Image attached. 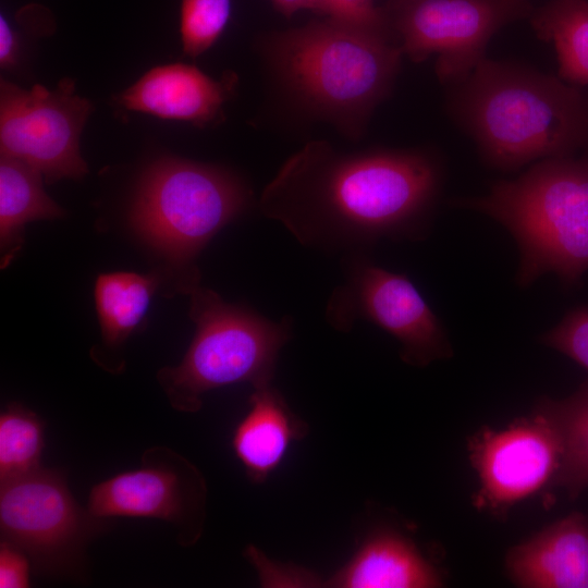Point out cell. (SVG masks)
<instances>
[{
	"label": "cell",
	"instance_id": "6da1fadb",
	"mask_svg": "<svg viewBox=\"0 0 588 588\" xmlns=\"http://www.w3.org/2000/svg\"><path fill=\"white\" fill-rule=\"evenodd\" d=\"M439 182L422 152L347 154L313 140L281 166L259 208L301 244L352 256L381 238H424Z\"/></svg>",
	"mask_w": 588,
	"mask_h": 588
},
{
	"label": "cell",
	"instance_id": "7a4b0ae2",
	"mask_svg": "<svg viewBox=\"0 0 588 588\" xmlns=\"http://www.w3.org/2000/svg\"><path fill=\"white\" fill-rule=\"evenodd\" d=\"M461 83L457 113L497 168L567 157L587 139V101L554 76L485 58Z\"/></svg>",
	"mask_w": 588,
	"mask_h": 588
},
{
	"label": "cell",
	"instance_id": "3957f363",
	"mask_svg": "<svg viewBox=\"0 0 588 588\" xmlns=\"http://www.w3.org/2000/svg\"><path fill=\"white\" fill-rule=\"evenodd\" d=\"M266 51L303 105L354 138L390 91L403 57L390 36L330 16L272 35Z\"/></svg>",
	"mask_w": 588,
	"mask_h": 588
},
{
	"label": "cell",
	"instance_id": "277c9868",
	"mask_svg": "<svg viewBox=\"0 0 588 588\" xmlns=\"http://www.w3.org/2000/svg\"><path fill=\"white\" fill-rule=\"evenodd\" d=\"M453 204L491 217L512 234L520 255L519 286L546 273L572 286L588 271V157L540 160L486 196Z\"/></svg>",
	"mask_w": 588,
	"mask_h": 588
},
{
	"label": "cell",
	"instance_id": "5b68a950",
	"mask_svg": "<svg viewBox=\"0 0 588 588\" xmlns=\"http://www.w3.org/2000/svg\"><path fill=\"white\" fill-rule=\"evenodd\" d=\"M186 293L194 339L177 366L163 367L157 375L171 406L195 413L210 390L270 382L279 352L291 338L292 320L272 321L198 284Z\"/></svg>",
	"mask_w": 588,
	"mask_h": 588
},
{
	"label": "cell",
	"instance_id": "8992f818",
	"mask_svg": "<svg viewBox=\"0 0 588 588\" xmlns=\"http://www.w3.org/2000/svg\"><path fill=\"white\" fill-rule=\"evenodd\" d=\"M250 199V191L229 171L164 157L142 174L128 222L152 249L176 266L188 267Z\"/></svg>",
	"mask_w": 588,
	"mask_h": 588
},
{
	"label": "cell",
	"instance_id": "52a82bcc",
	"mask_svg": "<svg viewBox=\"0 0 588 588\" xmlns=\"http://www.w3.org/2000/svg\"><path fill=\"white\" fill-rule=\"evenodd\" d=\"M106 523L81 506L59 469L40 466L0 481L1 540L22 550L37 573H78Z\"/></svg>",
	"mask_w": 588,
	"mask_h": 588
},
{
	"label": "cell",
	"instance_id": "ba28073f",
	"mask_svg": "<svg viewBox=\"0 0 588 588\" xmlns=\"http://www.w3.org/2000/svg\"><path fill=\"white\" fill-rule=\"evenodd\" d=\"M382 10L403 56L421 62L437 54L442 83L463 82L492 36L532 12L528 0H391Z\"/></svg>",
	"mask_w": 588,
	"mask_h": 588
},
{
	"label": "cell",
	"instance_id": "9c48e42d",
	"mask_svg": "<svg viewBox=\"0 0 588 588\" xmlns=\"http://www.w3.org/2000/svg\"><path fill=\"white\" fill-rule=\"evenodd\" d=\"M348 259L344 282L326 308L335 330L347 332L357 320H367L394 336L402 359L414 366L452 356L441 321L406 275L376 266L363 254Z\"/></svg>",
	"mask_w": 588,
	"mask_h": 588
},
{
	"label": "cell",
	"instance_id": "30bf717a",
	"mask_svg": "<svg viewBox=\"0 0 588 588\" xmlns=\"http://www.w3.org/2000/svg\"><path fill=\"white\" fill-rule=\"evenodd\" d=\"M90 111L91 103L76 95L72 79H62L53 90L41 85L24 89L2 79L1 154L34 167L49 183L81 179L88 169L79 137Z\"/></svg>",
	"mask_w": 588,
	"mask_h": 588
},
{
	"label": "cell",
	"instance_id": "8fae6325",
	"mask_svg": "<svg viewBox=\"0 0 588 588\" xmlns=\"http://www.w3.org/2000/svg\"><path fill=\"white\" fill-rule=\"evenodd\" d=\"M206 483L199 470L167 446L142 455L137 469L119 473L90 489L87 509L98 518H155L172 524L188 547L201 535Z\"/></svg>",
	"mask_w": 588,
	"mask_h": 588
},
{
	"label": "cell",
	"instance_id": "7c38bea8",
	"mask_svg": "<svg viewBox=\"0 0 588 588\" xmlns=\"http://www.w3.org/2000/svg\"><path fill=\"white\" fill-rule=\"evenodd\" d=\"M469 449L481 486L477 504L495 513L555 483L563 452L559 430L539 408L503 430L480 432Z\"/></svg>",
	"mask_w": 588,
	"mask_h": 588
},
{
	"label": "cell",
	"instance_id": "4fadbf2b",
	"mask_svg": "<svg viewBox=\"0 0 588 588\" xmlns=\"http://www.w3.org/2000/svg\"><path fill=\"white\" fill-rule=\"evenodd\" d=\"M234 73L213 79L196 66H156L119 96L127 110L205 126L222 117V107L236 85Z\"/></svg>",
	"mask_w": 588,
	"mask_h": 588
},
{
	"label": "cell",
	"instance_id": "5bb4252c",
	"mask_svg": "<svg viewBox=\"0 0 588 588\" xmlns=\"http://www.w3.org/2000/svg\"><path fill=\"white\" fill-rule=\"evenodd\" d=\"M506 568L519 587L588 588V518L572 513L514 547Z\"/></svg>",
	"mask_w": 588,
	"mask_h": 588
},
{
	"label": "cell",
	"instance_id": "9a60e30c",
	"mask_svg": "<svg viewBox=\"0 0 588 588\" xmlns=\"http://www.w3.org/2000/svg\"><path fill=\"white\" fill-rule=\"evenodd\" d=\"M306 429L270 382L261 383L254 385L249 409L233 431L232 448L247 477L258 483L278 468Z\"/></svg>",
	"mask_w": 588,
	"mask_h": 588
},
{
	"label": "cell",
	"instance_id": "2e32d148",
	"mask_svg": "<svg viewBox=\"0 0 588 588\" xmlns=\"http://www.w3.org/2000/svg\"><path fill=\"white\" fill-rule=\"evenodd\" d=\"M328 583L343 588H431L442 585L440 575L416 546L393 531L377 532L368 538Z\"/></svg>",
	"mask_w": 588,
	"mask_h": 588
},
{
	"label": "cell",
	"instance_id": "e0dca14e",
	"mask_svg": "<svg viewBox=\"0 0 588 588\" xmlns=\"http://www.w3.org/2000/svg\"><path fill=\"white\" fill-rule=\"evenodd\" d=\"M41 173L28 163L1 154L0 157V241L1 249L22 241L24 225L34 220L56 219L64 210L42 187Z\"/></svg>",
	"mask_w": 588,
	"mask_h": 588
},
{
	"label": "cell",
	"instance_id": "ac0fdd59",
	"mask_svg": "<svg viewBox=\"0 0 588 588\" xmlns=\"http://www.w3.org/2000/svg\"><path fill=\"white\" fill-rule=\"evenodd\" d=\"M537 36L554 45L559 76L572 84H588V0H550L531 12Z\"/></svg>",
	"mask_w": 588,
	"mask_h": 588
},
{
	"label": "cell",
	"instance_id": "d6986e66",
	"mask_svg": "<svg viewBox=\"0 0 588 588\" xmlns=\"http://www.w3.org/2000/svg\"><path fill=\"white\" fill-rule=\"evenodd\" d=\"M157 286L158 280L152 274L120 271L98 275L94 297L107 345H120L137 328Z\"/></svg>",
	"mask_w": 588,
	"mask_h": 588
},
{
	"label": "cell",
	"instance_id": "ffe728a7",
	"mask_svg": "<svg viewBox=\"0 0 588 588\" xmlns=\"http://www.w3.org/2000/svg\"><path fill=\"white\" fill-rule=\"evenodd\" d=\"M541 409L562 440V462L555 485L572 499L588 488V382L565 400H544Z\"/></svg>",
	"mask_w": 588,
	"mask_h": 588
},
{
	"label": "cell",
	"instance_id": "44dd1931",
	"mask_svg": "<svg viewBox=\"0 0 588 588\" xmlns=\"http://www.w3.org/2000/svg\"><path fill=\"white\" fill-rule=\"evenodd\" d=\"M44 422L34 412L12 403L0 415V481L40 467Z\"/></svg>",
	"mask_w": 588,
	"mask_h": 588
},
{
	"label": "cell",
	"instance_id": "7402d4cb",
	"mask_svg": "<svg viewBox=\"0 0 588 588\" xmlns=\"http://www.w3.org/2000/svg\"><path fill=\"white\" fill-rule=\"evenodd\" d=\"M231 15V0H181L180 34L183 51L198 57L223 33Z\"/></svg>",
	"mask_w": 588,
	"mask_h": 588
},
{
	"label": "cell",
	"instance_id": "603a6c76",
	"mask_svg": "<svg viewBox=\"0 0 588 588\" xmlns=\"http://www.w3.org/2000/svg\"><path fill=\"white\" fill-rule=\"evenodd\" d=\"M540 341L566 355L588 371V306L565 315Z\"/></svg>",
	"mask_w": 588,
	"mask_h": 588
},
{
	"label": "cell",
	"instance_id": "cb8c5ba5",
	"mask_svg": "<svg viewBox=\"0 0 588 588\" xmlns=\"http://www.w3.org/2000/svg\"><path fill=\"white\" fill-rule=\"evenodd\" d=\"M324 3L328 16L383 33L393 39L383 10L377 8L373 0H324Z\"/></svg>",
	"mask_w": 588,
	"mask_h": 588
},
{
	"label": "cell",
	"instance_id": "d4e9b609",
	"mask_svg": "<svg viewBox=\"0 0 588 588\" xmlns=\"http://www.w3.org/2000/svg\"><path fill=\"white\" fill-rule=\"evenodd\" d=\"M30 560L19 548L0 542V588L29 587Z\"/></svg>",
	"mask_w": 588,
	"mask_h": 588
},
{
	"label": "cell",
	"instance_id": "484cf974",
	"mask_svg": "<svg viewBox=\"0 0 588 588\" xmlns=\"http://www.w3.org/2000/svg\"><path fill=\"white\" fill-rule=\"evenodd\" d=\"M20 40L3 14L0 15V64L2 69L13 68L17 63Z\"/></svg>",
	"mask_w": 588,
	"mask_h": 588
},
{
	"label": "cell",
	"instance_id": "4316f807",
	"mask_svg": "<svg viewBox=\"0 0 588 588\" xmlns=\"http://www.w3.org/2000/svg\"><path fill=\"white\" fill-rule=\"evenodd\" d=\"M272 3L280 13L287 17L304 9L328 15L324 0H272Z\"/></svg>",
	"mask_w": 588,
	"mask_h": 588
}]
</instances>
